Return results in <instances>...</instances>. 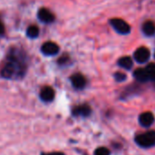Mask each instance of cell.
Here are the masks:
<instances>
[{
  "label": "cell",
  "instance_id": "obj_1",
  "mask_svg": "<svg viewBox=\"0 0 155 155\" xmlns=\"http://www.w3.org/2000/svg\"><path fill=\"white\" fill-rule=\"evenodd\" d=\"M24 71H25L24 62L20 60V58H18V57L11 55V58L2 68L1 74L4 78L11 79L15 75L23 74Z\"/></svg>",
  "mask_w": 155,
  "mask_h": 155
},
{
  "label": "cell",
  "instance_id": "obj_2",
  "mask_svg": "<svg viewBox=\"0 0 155 155\" xmlns=\"http://www.w3.org/2000/svg\"><path fill=\"white\" fill-rule=\"evenodd\" d=\"M136 143L143 148H150L155 146V131H148L138 135L135 139Z\"/></svg>",
  "mask_w": 155,
  "mask_h": 155
},
{
  "label": "cell",
  "instance_id": "obj_3",
  "mask_svg": "<svg viewBox=\"0 0 155 155\" xmlns=\"http://www.w3.org/2000/svg\"><path fill=\"white\" fill-rule=\"evenodd\" d=\"M113 28L120 34H128L130 31V27L127 22L120 18H113L110 21Z\"/></svg>",
  "mask_w": 155,
  "mask_h": 155
},
{
  "label": "cell",
  "instance_id": "obj_4",
  "mask_svg": "<svg viewBox=\"0 0 155 155\" xmlns=\"http://www.w3.org/2000/svg\"><path fill=\"white\" fill-rule=\"evenodd\" d=\"M150 58V50L145 47L139 48L134 53V59L139 63H145Z\"/></svg>",
  "mask_w": 155,
  "mask_h": 155
},
{
  "label": "cell",
  "instance_id": "obj_5",
  "mask_svg": "<svg viewBox=\"0 0 155 155\" xmlns=\"http://www.w3.org/2000/svg\"><path fill=\"white\" fill-rule=\"evenodd\" d=\"M59 50L58 46L54 43V42H46L43 44L42 48H41V51L43 54L47 55V56H53L56 55Z\"/></svg>",
  "mask_w": 155,
  "mask_h": 155
},
{
  "label": "cell",
  "instance_id": "obj_6",
  "mask_svg": "<svg viewBox=\"0 0 155 155\" xmlns=\"http://www.w3.org/2000/svg\"><path fill=\"white\" fill-rule=\"evenodd\" d=\"M71 83L76 89H83L86 85V79L81 74H75L71 77Z\"/></svg>",
  "mask_w": 155,
  "mask_h": 155
},
{
  "label": "cell",
  "instance_id": "obj_7",
  "mask_svg": "<svg viewBox=\"0 0 155 155\" xmlns=\"http://www.w3.org/2000/svg\"><path fill=\"white\" fill-rule=\"evenodd\" d=\"M38 17L39 20H41L42 22H45V23H50V22L54 21V19H55L54 15L47 8L39 9V11L38 13Z\"/></svg>",
  "mask_w": 155,
  "mask_h": 155
},
{
  "label": "cell",
  "instance_id": "obj_8",
  "mask_svg": "<svg viewBox=\"0 0 155 155\" xmlns=\"http://www.w3.org/2000/svg\"><path fill=\"white\" fill-rule=\"evenodd\" d=\"M40 98L46 102L52 101L55 98V91L51 87H45L40 92Z\"/></svg>",
  "mask_w": 155,
  "mask_h": 155
},
{
  "label": "cell",
  "instance_id": "obj_9",
  "mask_svg": "<svg viewBox=\"0 0 155 155\" xmlns=\"http://www.w3.org/2000/svg\"><path fill=\"white\" fill-rule=\"evenodd\" d=\"M139 121L141 126L150 127L154 121V117L151 112H143L142 114H140L139 118Z\"/></svg>",
  "mask_w": 155,
  "mask_h": 155
},
{
  "label": "cell",
  "instance_id": "obj_10",
  "mask_svg": "<svg viewBox=\"0 0 155 155\" xmlns=\"http://www.w3.org/2000/svg\"><path fill=\"white\" fill-rule=\"evenodd\" d=\"M134 78L140 82H145L150 80V77L146 68H137L134 71Z\"/></svg>",
  "mask_w": 155,
  "mask_h": 155
},
{
  "label": "cell",
  "instance_id": "obj_11",
  "mask_svg": "<svg viewBox=\"0 0 155 155\" xmlns=\"http://www.w3.org/2000/svg\"><path fill=\"white\" fill-rule=\"evenodd\" d=\"M91 108L88 105H81L78 106L73 110V115L75 116H89L91 114Z\"/></svg>",
  "mask_w": 155,
  "mask_h": 155
},
{
  "label": "cell",
  "instance_id": "obj_12",
  "mask_svg": "<svg viewBox=\"0 0 155 155\" xmlns=\"http://www.w3.org/2000/svg\"><path fill=\"white\" fill-rule=\"evenodd\" d=\"M142 31L146 36H153L155 34V24L151 21H146L142 26Z\"/></svg>",
  "mask_w": 155,
  "mask_h": 155
},
{
  "label": "cell",
  "instance_id": "obj_13",
  "mask_svg": "<svg viewBox=\"0 0 155 155\" xmlns=\"http://www.w3.org/2000/svg\"><path fill=\"white\" fill-rule=\"evenodd\" d=\"M118 64L120 67H121L125 69H130L132 65H133V62L130 57H122L118 61Z\"/></svg>",
  "mask_w": 155,
  "mask_h": 155
},
{
  "label": "cell",
  "instance_id": "obj_14",
  "mask_svg": "<svg viewBox=\"0 0 155 155\" xmlns=\"http://www.w3.org/2000/svg\"><path fill=\"white\" fill-rule=\"evenodd\" d=\"M38 34H39V30L37 26H30L27 30V35L31 38H37L38 36Z\"/></svg>",
  "mask_w": 155,
  "mask_h": 155
},
{
  "label": "cell",
  "instance_id": "obj_15",
  "mask_svg": "<svg viewBox=\"0 0 155 155\" xmlns=\"http://www.w3.org/2000/svg\"><path fill=\"white\" fill-rule=\"evenodd\" d=\"M147 69V72L149 74V77H150V80L155 81V64L154 63H150L147 66L146 68Z\"/></svg>",
  "mask_w": 155,
  "mask_h": 155
},
{
  "label": "cell",
  "instance_id": "obj_16",
  "mask_svg": "<svg viewBox=\"0 0 155 155\" xmlns=\"http://www.w3.org/2000/svg\"><path fill=\"white\" fill-rule=\"evenodd\" d=\"M94 155H110V150L105 147H101L96 149Z\"/></svg>",
  "mask_w": 155,
  "mask_h": 155
},
{
  "label": "cell",
  "instance_id": "obj_17",
  "mask_svg": "<svg viewBox=\"0 0 155 155\" xmlns=\"http://www.w3.org/2000/svg\"><path fill=\"white\" fill-rule=\"evenodd\" d=\"M114 77H115L116 81H119V82H121V81H125L126 78H127L126 75L124 73H121V72H116L115 75H114Z\"/></svg>",
  "mask_w": 155,
  "mask_h": 155
},
{
  "label": "cell",
  "instance_id": "obj_18",
  "mask_svg": "<svg viewBox=\"0 0 155 155\" xmlns=\"http://www.w3.org/2000/svg\"><path fill=\"white\" fill-rule=\"evenodd\" d=\"M4 32H5V27H4V25L2 24V22L0 21V35H3Z\"/></svg>",
  "mask_w": 155,
  "mask_h": 155
},
{
  "label": "cell",
  "instance_id": "obj_19",
  "mask_svg": "<svg viewBox=\"0 0 155 155\" xmlns=\"http://www.w3.org/2000/svg\"><path fill=\"white\" fill-rule=\"evenodd\" d=\"M43 155H64L61 152H51V153H47V154H43Z\"/></svg>",
  "mask_w": 155,
  "mask_h": 155
}]
</instances>
